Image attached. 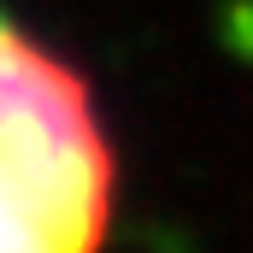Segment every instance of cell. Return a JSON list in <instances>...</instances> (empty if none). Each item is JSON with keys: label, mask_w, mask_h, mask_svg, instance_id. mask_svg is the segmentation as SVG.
<instances>
[{"label": "cell", "mask_w": 253, "mask_h": 253, "mask_svg": "<svg viewBox=\"0 0 253 253\" xmlns=\"http://www.w3.org/2000/svg\"><path fill=\"white\" fill-rule=\"evenodd\" d=\"M118 153L94 88L0 6V253H100Z\"/></svg>", "instance_id": "obj_1"}]
</instances>
